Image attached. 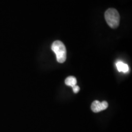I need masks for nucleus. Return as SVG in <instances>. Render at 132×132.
Instances as JSON below:
<instances>
[{"instance_id":"obj_2","label":"nucleus","mask_w":132,"mask_h":132,"mask_svg":"<svg viewBox=\"0 0 132 132\" xmlns=\"http://www.w3.org/2000/svg\"><path fill=\"white\" fill-rule=\"evenodd\" d=\"M105 18L107 23L112 28H117L119 25L120 15L116 9L110 8L105 13Z\"/></svg>"},{"instance_id":"obj_3","label":"nucleus","mask_w":132,"mask_h":132,"mask_svg":"<svg viewBox=\"0 0 132 132\" xmlns=\"http://www.w3.org/2000/svg\"><path fill=\"white\" fill-rule=\"evenodd\" d=\"M108 104L106 101L100 102L98 100H95L91 105V109L94 113H98L108 108Z\"/></svg>"},{"instance_id":"obj_6","label":"nucleus","mask_w":132,"mask_h":132,"mask_svg":"<svg viewBox=\"0 0 132 132\" xmlns=\"http://www.w3.org/2000/svg\"><path fill=\"white\" fill-rule=\"evenodd\" d=\"M73 92L74 93H78V92H79V90H80V87H79L78 86L76 85L75 86H73Z\"/></svg>"},{"instance_id":"obj_5","label":"nucleus","mask_w":132,"mask_h":132,"mask_svg":"<svg viewBox=\"0 0 132 132\" xmlns=\"http://www.w3.org/2000/svg\"><path fill=\"white\" fill-rule=\"evenodd\" d=\"M77 79H76L75 77H73V76L68 77L65 80V85L72 87H73V86H75L77 85Z\"/></svg>"},{"instance_id":"obj_4","label":"nucleus","mask_w":132,"mask_h":132,"mask_svg":"<svg viewBox=\"0 0 132 132\" xmlns=\"http://www.w3.org/2000/svg\"><path fill=\"white\" fill-rule=\"evenodd\" d=\"M117 69H118L119 72H123V73H127L129 71V67L127 64L124 63L122 61H118L116 64Z\"/></svg>"},{"instance_id":"obj_1","label":"nucleus","mask_w":132,"mask_h":132,"mask_svg":"<svg viewBox=\"0 0 132 132\" xmlns=\"http://www.w3.org/2000/svg\"><path fill=\"white\" fill-rule=\"evenodd\" d=\"M52 50L56 54L57 62L63 63L65 61L67 58V50L65 45L61 41H54L52 45Z\"/></svg>"}]
</instances>
